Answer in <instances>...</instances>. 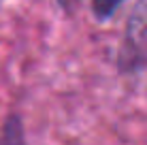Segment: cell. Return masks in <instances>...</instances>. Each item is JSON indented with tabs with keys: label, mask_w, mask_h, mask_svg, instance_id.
<instances>
[{
	"label": "cell",
	"mask_w": 147,
	"mask_h": 145,
	"mask_svg": "<svg viewBox=\"0 0 147 145\" xmlns=\"http://www.w3.org/2000/svg\"><path fill=\"white\" fill-rule=\"evenodd\" d=\"M0 145H26L24 126L17 115H9V119L4 122L2 134H0Z\"/></svg>",
	"instance_id": "cell-2"
},
{
	"label": "cell",
	"mask_w": 147,
	"mask_h": 145,
	"mask_svg": "<svg viewBox=\"0 0 147 145\" xmlns=\"http://www.w3.org/2000/svg\"><path fill=\"white\" fill-rule=\"evenodd\" d=\"M121 73H139L147 68V0H136L126 24V34L117 56Z\"/></svg>",
	"instance_id": "cell-1"
},
{
	"label": "cell",
	"mask_w": 147,
	"mask_h": 145,
	"mask_svg": "<svg viewBox=\"0 0 147 145\" xmlns=\"http://www.w3.org/2000/svg\"><path fill=\"white\" fill-rule=\"evenodd\" d=\"M58 2H60V7H62V9L73 11V7H75V2H77V0H58Z\"/></svg>",
	"instance_id": "cell-4"
},
{
	"label": "cell",
	"mask_w": 147,
	"mask_h": 145,
	"mask_svg": "<svg viewBox=\"0 0 147 145\" xmlns=\"http://www.w3.org/2000/svg\"><path fill=\"white\" fill-rule=\"evenodd\" d=\"M121 2L124 0H92V11L96 15V19L105 22V19H109L111 15L117 11Z\"/></svg>",
	"instance_id": "cell-3"
}]
</instances>
